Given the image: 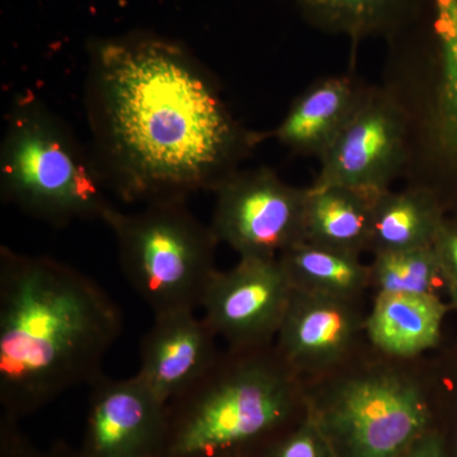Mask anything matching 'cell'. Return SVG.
I'll return each instance as SVG.
<instances>
[{
	"label": "cell",
	"instance_id": "15",
	"mask_svg": "<svg viewBox=\"0 0 457 457\" xmlns=\"http://www.w3.org/2000/svg\"><path fill=\"white\" fill-rule=\"evenodd\" d=\"M375 197L338 186L308 188L306 242L359 255L370 245Z\"/></svg>",
	"mask_w": 457,
	"mask_h": 457
},
{
	"label": "cell",
	"instance_id": "12",
	"mask_svg": "<svg viewBox=\"0 0 457 457\" xmlns=\"http://www.w3.org/2000/svg\"><path fill=\"white\" fill-rule=\"evenodd\" d=\"M350 303L293 288L278 332V352L288 368H320L341 359L357 330Z\"/></svg>",
	"mask_w": 457,
	"mask_h": 457
},
{
	"label": "cell",
	"instance_id": "7",
	"mask_svg": "<svg viewBox=\"0 0 457 457\" xmlns=\"http://www.w3.org/2000/svg\"><path fill=\"white\" fill-rule=\"evenodd\" d=\"M212 228L240 257H278L305 240L308 188L284 182L267 168L228 174L213 189Z\"/></svg>",
	"mask_w": 457,
	"mask_h": 457
},
{
	"label": "cell",
	"instance_id": "22",
	"mask_svg": "<svg viewBox=\"0 0 457 457\" xmlns=\"http://www.w3.org/2000/svg\"><path fill=\"white\" fill-rule=\"evenodd\" d=\"M0 457H46L22 431L20 420L0 414Z\"/></svg>",
	"mask_w": 457,
	"mask_h": 457
},
{
	"label": "cell",
	"instance_id": "4",
	"mask_svg": "<svg viewBox=\"0 0 457 457\" xmlns=\"http://www.w3.org/2000/svg\"><path fill=\"white\" fill-rule=\"evenodd\" d=\"M97 162L90 161L64 122L35 97L18 101L0 149L3 200L38 220L65 227L101 219L112 204Z\"/></svg>",
	"mask_w": 457,
	"mask_h": 457
},
{
	"label": "cell",
	"instance_id": "19",
	"mask_svg": "<svg viewBox=\"0 0 457 457\" xmlns=\"http://www.w3.org/2000/svg\"><path fill=\"white\" fill-rule=\"evenodd\" d=\"M370 272L378 295L433 294L436 282L442 278L440 263L433 245L375 254Z\"/></svg>",
	"mask_w": 457,
	"mask_h": 457
},
{
	"label": "cell",
	"instance_id": "18",
	"mask_svg": "<svg viewBox=\"0 0 457 457\" xmlns=\"http://www.w3.org/2000/svg\"><path fill=\"white\" fill-rule=\"evenodd\" d=\"M312 25L362 37L392 22L407 0H294Z\"/></svg>",
	"mask_w": 457,
	"mask_h": 457
},
{
	"label": "cell",
	"instance_id": "17",
	"mask_svg": "<svg viewBox=\"0 0 457 457\" xmlns=\"http://www.w3.org/2000/svg\"><path fill=\"white\" fill-rule=\"evenodd\" d=\"M294 288L347 300L359 295L371 282L370 267L359 255L303 242L278 255Z\"/></svg>",
	"mask_w": 457,
	"mask_h": 457
},
{
	"label": "cell",
	"instance_id": "8",
	"mask_svg": "<svg viewBox=\"0 0 457 457\" xmlns=\"http://www.w3.org/2000/svg\"><path fill=\"white\" fill-rule=\"evenodd\" d=\"M293 288L278 257H240L233 269L216 270L200 309L230 347H257L278 336Z\"/></svg>",
	"mask_w": 457,
	"mask_h": 457
},
{
	"label": "cell",
	"instance_id": "11",
	"mask_svg": "<svg viewBox=\"0 0 457 457\" xmlns=\"http://www.w3.org/2000/svg\"><path fill=\"white\" fill-rule=\"evenodd\" d=\"M215 332L195 311L155 314L140 345L137 378L165 404L197 383L219 353Z\"/></svg>",
	"mask_w": 457,
	"mask_h": 457
},
{
	"label": "cell",
	"instance_id": "5",
	"mask_svg": "<svg viewBox=\"0 0 457 457\" xmlns=\"http://www.w3.org/2000/svg\"><path fill=\"white\" fill-rule=\"evenodd\" d=\"M102 221L116 239L123 276L154 315L201 308L219 242L186 200L154 201L132 213L112 206Z\"/></svg>",
	"mask_w": 457,
	"mask_h": 457
},
{
	"label": "cell",
	"instance_id": "25",
	"mask_svg": "<svg viewBox=\"0 0 457 457\" xmlns=\"http://www.w3.org/2000/svg\"><path fill=\"white\" fill-rule=\"evenodd\" d=\"M46 457H86L80 449H75L65 441H57L49 451H46Z\"/></svg>",
	"mask_w": 457,
	"mask_h": 457
},
{
	"label": "cell",
	"instance_id": "2",
	"mask_svg": "<svg viewBox=\"0 0 457 457\" xmlns=\"http://www.w3.org/2000/svg\"><path fill=\"white\" fill-rule=\"evenodd\" d=\"M122 312L79 270L0 248V411L21 420L90 386L122 332Z\"/></svg>",
	"mask_w": 457,
	"mask_h": 457
},
{
	"label": "cell",
	"instance_id": "24",
	"mask_svg": "<svg viewBox=\"0 0 457 457\" xmlns=\"http://www.w3.org/2000/svg\"><path fill=\"white\" fill-rule=\"evenodd\" d=\"M400 457H445L440 437L427 432Z\"/></svg>",
	"mask_w": 457,
	"mask_h": 457
},
{
	"label": "cell",
	"instance_id": "3",
	"mask_svg": "<svg viewBox=\"0 0 457 457\" xmlns=\"http://www.w3.org/2000/svg\"><path fill=\"white\" fill-rule=\"evenodd\" d=\"M266 345L231 347L167 405L162 457H237L275 437L290 420L296 389L290 368Z\"/></svg>",
	"mask_w": 457,
	"mask_h": 457
},
{
	"label": "cell",
	"instance_id": "20",
	"mask_svg": "<svg viewBox=\"0 0 457 457\" xmlns=\"http://www.w3.org/2000/svg\"><path fill=\"white\" fill-rule=\"evenodd\" d=\"M263 457H339L332 441L309 408L305 418L294 431L281 436Z\"/></svg>",
	"mask_w": 457,
	"mask_h": 457
},
{
	"label": "cell",
	"instance_id": "9",
	"mask_svg": "<svg viewBox=\"0 0 457 457\" xmlns=\"http://www.w3.org/2000/svg\"><path fill=\"white\" fill-rule=\"evenodd\" d=\"M405 126L392 101L362 98L350 121L320 156L312 187L338 186L369 196L386 191L402 164Z\"/></svg>",
	"mask_w": 457,
	"mask_h": 457
},
{
	"label": "cell",
	"instance_id": "21",
	"mask_svg": "<svg viewBox=\"0 0 457 457\" xmlns=\"http://www.w3.org/2000/svg\"><path fill=\"white\" fill-rule=\"evenodd\" d=\"M438 25L445 44L451 102L457 116V0H437Z\"/></svg>",
	"mask_w": 457,
	"mask_h": 457
},
{
	"label": "cell",
	"instance_id": "13",
	"mask_svg": "<svg viewBox=\"0 0 457 457\" xmlns=\"http://www.w3.org/2000/svg\"><path fill=\"white\" fill-rule=\"evenodd\" d=\"M361 101L362 97L347 78L320 80L294 102L275 130L276 139L296 152L321 156Z\"/></svg>",
	"mask_w": 457,
	"mask_h": 457
},
{
	"label": "cell",
	"instance_id": "14",
	"mask_svg": "<svg viewBox=\"0 0 457 457\" xmlns=\"http://www.w3.org/2000/svg\"><path fill=\"white\" fill-rule=\"evenodd\" d=\"M446 308L435 294H380L366 329L378 350L411 359L437 345Z\"/></svg>",
	"mask_w": 457,
	"mask_h": 457
},
{
	"label": "cell",
	"instance_id": "6",
	"mask_svg": "<svg viewBox=\"0 0 457 457\" xmlns=\"http://www.w3.org/2000/svg\"><path fill=\"white\" fill-rule=\"evenodd\" d=\"M312 411L339 457H400L429 420L420 387L392 372L350 378Z\"/></svg>",
	"mask_w": 457,
	"mask_h": 457
},
{
	"label": "cell",
	"instance_id": "1",
	"mask_svg": "<svg viewBox=\"0 0 457 457\" xmlns=\"http://www.w3.org/2000/svg\"><path fill=\"white\" fill-rule=\"evenodd\" d=\"M88 114L99 170L128 203L213 191L254 141L200 62L154 36L95 45Z\"/></svg>",
	"mask_w": 457,
	"mask_h": 457
},
{
	"label": "cell",
	"instance_id": "16",
	"mask_svg": "<svg viewBox=\"0 0 457 457\" xmlns=\"http://www.w3.org/2000/svg\"><path fill=\"white\" fill-rule=\"evenodd\" d=\"M442 227L431 198L420 191H384L372 204L370 248L375 254L432 246Z\"/></svg>",
	"mask_w": 457,
	"mask_h": 457
},
{
	"label": "cell",
	"instance_id": "23",
	"mask_svg": "<svg viewBox=\"0 0 457 457\" xmlns=\"http://www.w3.org/2000/svg\"><path fill=\"white\" fill-rule=\"evenodd\" d=\"M433 249L437 254L442 278L446 279L451 291L457 297V230L442 224L433 242Z\"/></svg>",
	"mask_w": 457,
	"mask_h": 457
},
{
	"label": "cell",
	"instance_id": "10",
	"mask_svg": "<svg viewBox=\"0 0 457 457\" xmlns=\"http://www.w3.org/2000/svg\"><path fill=\"white\" fill-rule=\"evenodd\" d=\"M80 451L86 457H162L167 404L137 375L90 385Z\"/></svg>",
	"mask_w": 457,
	"mask_h": 457
}]
</instances>
